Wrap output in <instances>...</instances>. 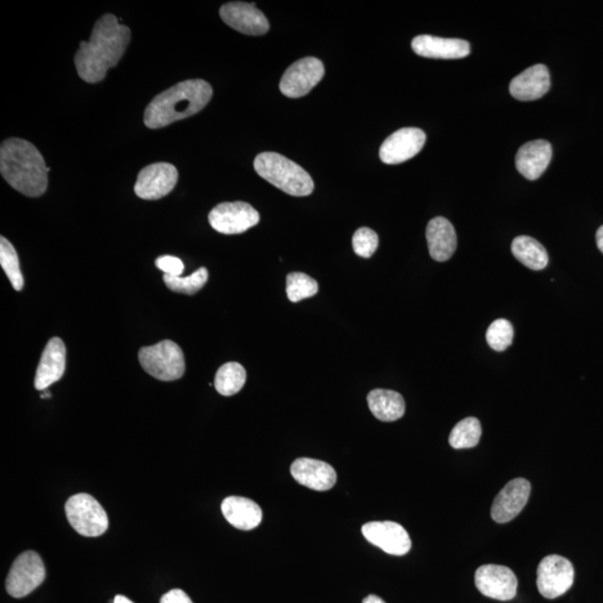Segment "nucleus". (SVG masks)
I'll return each mask as SVG.
<instances>
[{
    "instance_id": "nucleus-1",
    "label": "nucleus",
    "mask_w": 603,
    "mask_h": 603,
    "mask_svg": "<svg viewBox=\"0 0 603 603\" xmlns=\"http://www.w3.org/2000/svg\"><path fill=\"white\" fill-rule=\"evenodd\" d=\"M131 38L129 27L106 13L96 22L88 42H80L74 63L80 78L89 84L101 82L106 71L118 64Z\"/></svg>"
},
{
    "instance_id": "nucleus-2",
    "label": "nucleus",
    "mask_w": 603,
    "mask_h": 603,
    "mask_svg": "<svg viewBox=\"0 0 603 603\" xmlns=\"http://www.w3.org/2000/svg\"><path fill=\"white\" fill-rule=\"evenodd\" d=\"M46 163L34 145L24 138H9L0 147V172L13 189L27 197L45 194L48 185Z\"/></svg>"
},
{
    "instance_id": "nucleus-3",
    "label": "nucleus",
    "mask_w": 603,
    "mask_h": 603,
    "mask_svg": "<svg viewBox=\"0 0 603 603\" xmlns=\"http://www.w3.org/2000/svg\"><path fill=\"white\" fill-rule=\"evenodd\" d=\"M213 97V88L204 80H188L158 94L145 112V124L160 129L198 113Z\"/></svg>"
},
{
    "instance_id": "nucleus-4",
    "label": "nucleus",
    "mask_w": 603,
    "mask_h": 603,
    "mask_svg": "<svg viewBox=\"0 0 603 603\" xmlns=\"http://www.w3.org/2000/svg\"><path fill=\"white\" fill-rule=\"evenodd\" d=\"M256 172L285 194L304 197L314 190L310 174L301 165L276 152H263L254 161Z\"/></svg>"
},
{
    "instance_id": "nucleus-5",
    "label": "nucleus",
    "mask_w": 603,
    "mask_h": 603,
    "mask_svg": "<svg viewBox=\"0 0 603 603\" xmlns=\"http://www.w3.org/2000/svg\"><path fill=\"white\" fill-rule=\"evenodd\" d=\"M138 361L146 373L160 381H174L185 373V356L177 343L161 341L155 346L142 348Z\"/></svg>"
},
{
    "instance_id": "nucleus-6",
    "label": "nucleus",
    "mask_w": 603,
    "mask_h": 603,
    "mask_svg": "<svg viewBox=\"0 0 603 603\" xmlns=\"http://www.w3.org/2000/svg\"><path fill=\"white\" fill-rule=\"evenodd\" d=\"M65 512L71 526L87 538H96L105 533L109 527L105 509L91 495L80 493L71 496L67 499Z\"/></svg>"
},
{
    "instance_id": "nucleus-7",
    "label": "nucleus",
    "mask_w": 603,
    "mask_h": 603,
    "mask_svg": "<svg viewBox=\"0 0 603 603\" xmlns=\"http://www.w3.org/2000/svg\"><path fill=\"white\" fill-rule=\"evenodd\" d=\"M46 570L42 557L34 551H26L18 557L9 571L6 590L9 596L24 598L44 582Z\"/></svg>"
},
{
    "instance_id": "nucleus-8",
    "label": "nucleus",
    "mask_w": 603,
    "mask_h": 603,
    "mask_svg": "<svg viewBox=\"0 0 603 603\" xmlns=\"http://www.w3.org/2000/svg\"><path fill=\"white\" fill-rule=\"evenodd\" d=\"M574 581V569L567 558L557 554L548 556L538 567L536 584L540 594L547 599H556L565 594Z\"/></svg>"
},
{
    "instance_id": "nucleus-9",
    "label": "nucleus",
    "mask_w": 603,
    "mask_h": 603,
    "mask_svg": "<svg viewBox=\"0 0 603 603\" xmlns=\"http://www.w3.org/2000/svg\"><path fill=\"white\" fill-rule=\"evenodd\" d=\"M209 223L214 230L225 235L241 234L259 222L256 209L243 201L222 203L209 213Z\"/></svg>"
},
{
    "instance_id": "nucleus-10",
    "label": "nucleus",
    "mask_w": 603,
    "mask_h": 603,
    "mask_svg": "<svg viewBox=\"0 0 603 603\" xmlns=\"http://www.w3.org/2000/svg\"><path fill=\"white\" fill-rule=\"evenodd\" d=\"M324 76V65L319 58H302L286 70L280 89L285 96L297 98L306 96Z\"/></svg>"
},
{
    "instance_id": "nucleus-11",
    "label": "nucleus",
    "mask_w": 603,
    "mask_h": 603,
    "mask_svg": "<svg viewBox=\"0 0 603 603\" xmlns=\"http://www.w3.org/2000/svg\"><path fill=\"white\" fill-rule=\"evenodd\" d=\"M178 181V170L165 163H152L138 174L134 192L138 198L158 200L173 190Z\"/></svg>"
},
{
    "instance_id": "nucleus-12",
    "label": "nucleus",
    "mask_w": 603,
    "mask_h": 603,
    "mask_svg": "<svg viewBox=\"0 0 603 603\" xmlns=\"http://www.w3.org/2000/svg\"><path fill=\"white\" fill-rule=\"evenodd\" d=\"M478 591L495 600L508 601L515 598L518 581L507 566L486 565L478 567L475 574Z\"/></svg>"
},
{
    "instance_id": "nucleus-13",
    "label": "nucleus",
    "mask_w": 603,
    "mask_h": 603,
    "mask_svg": "<svg viewBox=\"0 0 603 603\" xmlns=\"http://www.w3.org/2000/svg\"><path fill=\"white\" fill-rule=\"evenodd\" d=\"M368 542L391 556L401 557L411 549V540L404 526L396 522H370L362 526Z\"/></svg>"
},
{
    "instance_id": "nucleus-14",
    "label": "nucleus",
    "mask_w": 603,
    "mask_h": 603,
    "mask_svg": "<svg viewBox=\"0 0 603 603\" xmlns=\"http://www.w3.org/2000/svg\"><path fill=\"white\" fill-rule=\"evenodd\" d=\"M426 143V134L418 128L398 130L380 147V159L386 164H398L414 158Z\"/></svg>"
},
{
    "instance_id": "nucleus-15",
    "label": "nucleus",
    "mask_w": 603,
    "mask_h": 603,
    "mask_svg": "<svg viewBox=\"0 0 603 603\" xmlns=\"http://www.w3.org/2000/svg\"><path fill=\"white\" fill-rule=\"evenodd\" d=\"M222 20L241 34L259 36L270 29L267 18L259 11L256 4L232 2L222 4Z\"/></svg>"
},
{
    "instance_id": "nucleus-16",
    "label": "nucleus",
    "mask_w": 603,
    "mask_h": 603,
    "mask_svg": "<svg viewBox=\"0 0 603 603\" xmlns=\"http://www.w3.org/2000/svg\"><path fill=\"white\" fill-rule=\"evenodd\" d=\"M530 494L531 484L524 478L508 482L491 505V517L500 524L514 520L525 507Z\"/></svg>"
},
{
    "instance_id": "nucleus-17",
    "label": "nucleus",
    "mask_w": 603,
    "mask_h": 603,
    "mask_svg": "<svg viewBox=\"0 0 603 603\" xmlns=\"http://www.w3.org/2000/svg\"><path fill=\"white\" fill-rule=\"evenodd\" d=\"M294 480L307 489L324 491L337 482V472L330 464L313 458H298L290 466Z\"/></svg>"
},
{
    "instance_id": "nucleus-18",
    "label": "nucleus",
    "mask_w": 603,
    "mask_h": 603,
    "mask_svg": "<svg viewBox=\"0 0 603 603\" xmlns=\"http://www.w3.org/2000/svg\"><path fill=\"white\" fill-rule=\"evenodd\" d=\"M411 47L419 56L458 60L469 55L471 44L464 39L442 38L438 36L419 35L411 42Z\"/></svg>"
},
{
    "instance_id": "nucleus-19",
    "label": "nucleus",
    "mask_w": 603,
    "mask_h": 603,
    "mask_svg": "<svg viewBox=\"0 0 603 603\" xmlns=\"http://www.w3.org/2000/svg\"><path fill=\"white\" fill-rule=\"evenodd\" d=\"M66 368V348L61 339H49L35 375L36 390L45 391L63 377Z\"/></svg>"
},
{
    "instance_id": "nucleus-20",
    "label": "nucleus",
    "mask_w": 603,
    "mask_h": 603,
    "mask_svg": "<svg viewBox=\"0 0 603 603\" xmlns=\"http://www.w3.org/2000/svg\"><path fill=\"white\" fill-rule=\"evenodd\" d=\"M551 88V79L548 67L538 64L529 67L512 80L509 92L518 101L538 100L548 93Z\"/></svg>"
},
{
    "instance_id": "nucleus-21",
    "label": "nucleus",
    "mask_w": 603,
    "mask_h": 603,
    "mask_svg": "<svg viewBox=\"0 0 603 603\" xmlns=\"http://www.w3.org/2000/svg\"><path fill=\"white\" fill-rule=\"evenodd\" d=\"M551 159V143L545 140L527 142L517 151L516 169L523 177L529 179V180H536L547 170Z\"/></svg>"
},
{
    "instance_id": "nucleus-22",
    "label": "nucleus",
    "mask_w": 603,
    "mask_h": 603,
    "mask_svg": "<svg viewBox=\"0 0 603 603\" xmlns=\"http://www.w3.org/2000/svg\"><path fill=\"white\" fill-rule=\"evenodd\" d=\"M426 239L429 254L437 262L448 261L457 248L455 228L444 217H436L428 222Z\"/></svg>"
},
{
    "instance_id": "nucleus-23",
    "label": "nucleus",
    "mask_w": 603,
    "mask_h": 603,
    "mask_svg": "<svg viewBox=\"0 0 603 603\" xmlns=\"http://www.w3.org/2000/svg\"><path fill=\"white\" fill-rule=\"evenodd\" d=\"M222 515L236 529L250 531L256 529L263 520L262 508L254 500L230 496L222 504Z\"/></svg>"
},
{
    "instance_id": "nucleus-24",
    "label": "nucleus",
    "mask_w": 603,
    "mask_h": 603,
    "mask_svg": "<svg viewBox=\"0 0 603 603\" xmlns=\"http://www.w3.org/2000/svg\"><path fill=\"white\" fill-rule=\"evenodd\" d=\"M366 400L371 413L381 422H396L405 415L404 397L396 391L375 389L369 393Z\"/></svg>"
},
{
    "instance_id": "nucleus-25",
    "label": "nucleus",
    "mask_w": 603,
    "mask_h": 603,
    "mask_svg": "<svg viewBox=\"0 0 603 603\" xmlns=\"http://www.w3.org/2000/svg\"><path fill=\"white\" fill-rule=\"evenodd\" d=\"M514 257L523 265L533 271L544 270L548 266L549 255L544 246L530 236H518L512 243Z\"/></svg>"
},
{
    "instance_id": "nucleus-26",
    "label": "nucleus",
    "mask_w": 603,
    "mask_h": 603,
    "mask_svg": "<svg viewBox=\"0 0 603 603\" xmlns=\"http://www.w3.org/2000/svg\"><path fill=\"white\" fill-rule=\"evenodd\" d=\"M246 370L237 362H228L218 369L214 388L222 396L230 397L239 393L246 382Z\"/></svg>"
},
{
    "instance_id": "nucleus-27",
    "label": "nucleus",
    "mask_w": 603,
    "mask_h": 603,
    "mask_svg": "<svg viewBox=\"0 0 603 603\" xmlns=\"http://www.w3.org/2000/svg\"><path fill=\"white\" fill-rule=\"evenodd\" d=\"M482 437L480 420L468 417L459 422L449 435V444L455 449L473 448L477 446Z\"/></svg>"
},
{
    "instance_id": "nucleus-28",
    "label": "nucleus",
    "mask_w": 603,
    "mask_h": 603,
    "mask_svg": "<svg viewBox=\"0 0 603 603\" xmlns=\"http://www.w3.org/2000/svg\"><path fill=\"white\" fill-rule=\"evenodd\" d=\"M0 264H2L4 274L11 281L13 288L20 292L24 288V277L21 274L20 259H18L16 249L4 237L0 239Z\"/></svg>"
},
{
    "instance_id": "nucleus-29",
    "label": "nucleus",
    "mask_w": 603,
    "mask_h": 603,
    "mask_svg": "<svg viewBox=\"0 0 603 603\" xmlns=\"http://www.w3.org/2000/svg\"><path fill=\"white\" fill-rule=\"evenodd\" d=\"M319 292V284L304 272H290L286 277V294L290 302L297 303L314 297Z\"/></svg>"
},
{
    "instance_id": "nucleus-30",
    "label": "nucleus",
    "mask_w": 603,
    "mask_h": 603,
    "mask_svg": "<svg viewBox=\"0 0 603 603\" xmlns=\"http://www.w3.org/2000/svg\"><path fill=\"white\" fill-rule=\"evenodd\" d=\"M163 281L172 292L194 295L207 283L208 271L207 268L201 267L187 277L164 275Z\"/></svg>"
},
{
    "instance_id": "nucleus-31",
    "label": "nucleus",
    "mask_w": 603,
    "mask_h": 603,
    "mask_svg": "<svg viewBox=\"0 0 603 603\" xmlns=\"http://www.w3.org/2000/svg\"><path fill=\"white\" fill-rule=\"evenodd\" d=\"M514 338V329L511 322L498 319L493 322L487 330L486 339L493 350L503 352L511 346Z\"/></svg>"
},
{
    "instance_id": "nucleus-32",
    "label": "nucleus",
    "mask_w": 603,
    "mask_h": 603,
    "mask_svg": "<svg viewBox=\"0 0 603 603\" xmlns=\"http://www.w3.org/2000/svg\"><path fill=\"white\" fill-rule=\"evenodd\" d=\"M353 250L357 256L369 258L373 256L379 246L377 232L368 227H361L352 239Z\"/></svg>"
},
{
    "instance_id": "nucleus-33",
    "label": "nucleus",
    "mask_w": 603,
    "mask_h": 603,
    "mask_svg": "<svg viewBox=\"0 0 603 603\" xmlns=\"http://www.w3.org/2000/svg\"><path fill=\"white\" fill-rule=\"evenodd\" d=\"M155 265L164 272V275L168 276H181L183 271H185V265H183L181 259L170 256V255H164V256L156 259Z\"/></svg>"
},
{
    "instance_id": "nucleus-34",
    "label": "nucleus",
    "mask_w": 603,
    "mask_h": 603,
    "mask_svg": "<svg viewBox=\"0 0 603 603\" xmlns=\"http://www.w3.org/2000/svg\"><path fill=\"white\" fill-rule=\"evenodd\" d=\"M160 603H194L185 591L180 589H172L163 594Z\"/></svg>"
},
{
    "instance_id": "nucleus-35",
    "label": "nucleus",
    "mask_w": 603,
    "mask_h": 603,
    "mask_svg": "<svg viewBox=\"0 0 603 603\" xmlns=\"http://www.w3.org/2000/svg\"><path fill=\"white\" fill-rule=\"evenodd\" d=\"M596 239H597L598 248L600 249L601 252L603 253V226L599 228V230L597 231Z\"/></svg>"
},
{
    "instance_id": "nucleus-36",
    "label": "nucleus",
    "mask_w": 603,
    "mask_h": 603,
    "mask_svg": "<svg viewBox=\"0 0 603 603\" xmlns=\"http://www.w3.org/2000/svg\"><path fill=\"white\" fill-rule=\"evenodd\" d=\"M362 603H386L382 600L381 598L374 596V594H370V596L364 599Z\"/></svg>"
},
{
    "instance_id": "nucleus-37",
    "label": "nucleus",
    "mask_w": 603,
    "mask_h": 603,
    "mask_svg": "<svg viewBox=\"0 0 603 603\" xmlns=\"http://www.w3.org/2000/svg\"><path fill=\"white\" fill-rule=\"evenodd\" d=\"M113 603H133L130 599L124 596H116L114 598Z\"/></svg>"
},
{
    "instance_id": "nucleus-38",
    "label": "nucleus",
    "mask_w": 603,
    "mask_h": 603,
    "mask_svg": "<svg viewBox=\"0 0 603 603\" xmlns=\"http://www.w3.org/2000/svg\"><path fill=\"white\" fill-rule=\"evenodd\" d=\"M51 397H52V395H51V393H49V392H45V393H43V395H42V398H51Z\"/></svg>"
}]
</instances>
